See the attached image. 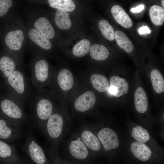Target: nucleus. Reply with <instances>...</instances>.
<instances>
[{
    "instance_id": "nucleus-1",
    "label": "nucleus",
    "mask_w": 164,
    "mask_h": 164,
    "mask_svg": "<svg viewBox=\"0 0 164 164\" xmlns=\"http://www.w3.org/2000/svg\"><path fill=\"white\" fill-rule=\"evenodd\" d=\"M43 89H32L26 104L30 113V122L43 131L45 125L54 110L52 100Z\"/></svg>"
},
{
    "instance_id": "nucleus-2",
    "label": "nucleus",
    "mask_w": 164,
    "mask_h": 164,
    "mask_svg": "<svg viewBox=\"0 0 164 164\" xmlns=\"http://www.w3.org/2000/svg\"><path fill=\"white\" fill-rule=\"evenodd\" d=\"M8 20L3 36L5 50L22 57L23 47L27 39L26 27L18 16H11Z\"/></svg>"
},
{
    "instance_id": "nucleus-3",
    "label": "nucleus",
    "mask_w": 164,
    "mask_h": 164,
    "mask_svg": "<svg viewBox=\"0 0 164 164\" xmlns=\"http://www.w3.org/2000/svg\"><path fill=\"white\" fill-rule=\"evenodd\" d=\"M3 83L5 90L24 107L33 88L23 63Z\"/></svg>"
},
{
    "instance_id": "nucleus-4",
    "label": "nucleus",
    "mask_w": 164,
    "mask_h": 164,
    "mask_svg": "<svg viewBox=\"0 0 164 164\" xmlns=\"http://www.w3.org/2000/svg\"><path fill=\"white\" fill-rule=\"evenodd\" d=\"M0 116L22 125L30 122L24 107L5 90L0 96Z\"/></svg>"
},
{
    "instance_id": "nucleus-5",
    "label": "nucleus",
    "mask_w": 164,
    "mask_h": 164,
    "mask_svg": "<svg viewBox=\"0 0 164 164\" xmlns=\"http://www.w3.org/2000/svg\"><path fill=\"white\" fill-rule=\"evenodd\" d=\"M31 82L36 89H43L50 80L51 71L48 62L41 55H34L29 64Z\"/></svg>"
},
{
    "instance_id": "nucleus-6",
    "label": "nucleus",
    "mask_w": 164,
    "mask_h": 164,
    "mask_svg": "<svg viewBox=\"0 0 164 164\" xmlns=\"http://www.w3.org/2000/svg\"><path fill=\"white\" fill-rule=\"evenodd\" d=\"M64 128V121L62 116L55 109L47 121L43 130L51 145L50 149L57 151Z\"/></svg>"
},
{
    "instance_id": "nucleus-7",
    "label": "nucleus",
    "mask_w": 164,
    "mask_h": 164,
    "mask_svg": "<svg viewBox=\"0 0 164 164\" xmlns=\"http://www.w3.org/2000/svg\"><path fill=\"white\" fill-rule=\"evenodd\" d=\"M20 147L32 164H52L30 131L26 133Z\"/></svg>"
},
{
    "instance_id": "nucleus-8",
    "label": "nucleus",
    "mask_w": 164,
    "mask_h": 164,
    "mask_svg": "<svg viewBox=\"0 0 164 164\" xmlns=\"http://www.w3.org/2000/svg\"><path fill=\"white\" fill-rule=\"evenodd\" d=\"M127 74H114L110 78L107 92L116 101L128 99L132 91L131 84Z\"/></svg>"
},
{
    "instance_id": "nucleus-9",
    "label": "nucleus",
    "mask_w": 164,
    "mask_h": 164,
    "mask_svg": "<svg viewBox=\"0 0 164 164\" xmlns=\"http://www.w3.org/2000/svg\"><path fill=\"white\" fill-rule=\"evenodd\" d=\"M27 13L29 25L49 39L54 37V28L47 18L39 15L37 7L29 9Z\"/></svg>"
},
{
    "instance_id": "nucleus-10",
    "label": "nucleus",
    "mask_w": 164,
    "mask_h": 164,
    "mask_svg": "<svg viewBox=\"0 0 164 164\" xmlns=\"http://www.w3.org/2000/svg\"><path fill=\"white\" fill-rule=\"evenodd\" d=\"M23 133L22 125L0 116V140L15 144Z\"/></svg>"
},
{
    "instance_id": "nucleus-11",
    "label": "nucleus",
    "mask_w": 164,
    "mask_h": 164,
    "mask_svg": "<svg viewBox=\"0 0 164 164\" xmlns=\"http://www.w3.org/2000/svg\"><path fill=\"white\" fill-rule=\"evenodd\" d=\"M23 63V58L4 50L0 53V76L8 78Z\"/></svg>"
},
{
    "instance_id": "nucleus-12",
    "label": "nucleus",
    "mask_w": 164,
    "mask_h": 164,
    "mask_svg": "<svg viewBox=\"0 0 164 164\" xmlns=\"http://www.w3.org/2000/svg\"><path fill=\"white\" fill-rule=\"evenodd\" d=\"M22 158L18 153L15 144L0 140V162L2 164H20Z\"/></svg>"
},
{
    "instance_id": "nucleus-13",
    "label": "nucleus",
    "mask_w": 164,
    "mask_h": 164,
    "mask_svg": "<svg viewBox=\"0 0 164 164\" xmlns=\"http://www.w3.org/2000/svg\"><path fill=\"white\" fill-rule=\"evenodd\" d=\"M29 25L26 27L27 39L37 47V49L33 55L36 53L38 48L46 50H50L52 45L49 39Z\"/></svg>"
},
{
    "instance_id": "nucleus-14",
    "label": "nucleus",
    "mask_w": 164,
    "mask_h": 164,
    "mask_svg": "<svg viewBox=\"0 0 164 164\" xmlns=\"http://www.w3.org/2000/svg\"><path fill=\"white\" fill-rule=\"evenodd\" d=\"M97 137L106 150L115 149L119 145L118 135L114 130L110 128H102L98 132Z\"/></svg>"
},
{
    "instance_id": "nucleus-15",
    "label": "nucleus",
    "mask_w": 164,
    "mask_h": 164,
    "mask_svg": "<svg viewBox=\"0 0 164 164\" xmlns=\"http://www.w3.org/2000/svg\"><path fill=\"white\" fill-rule=\"evenodd\" d=\"M134 89V100L136 111L139 113H145L148 109V99L146 93L143 87L138 83L135 81Z\"/></svg>"
},
{
    "instance_id": "nucleus-16",
    "label": "nucleus",
    "mask_w": 164,
    "mask_h": 164,
    "mask_svg": "<svg viewBox=\"0 0 164 164\" xmlns=\"http://www.w3.org/2000/svg\"><path fill=\"white\" fill-rule=\"evenodd\" d=\"M96 98L95 94L88 91L79 96L75 100L74 107L78 111H86L92 108L95 105Z\"/></svg>"
},
{
    "instance_id": "nucleus-17",
    "label": "nucleus",
    "mask_w": 164,
    "mask_h": 164,
    "mask_svg": "<svg viewBox=\"0 0 164 164\" xmlns=\"http://www.w3.org/2000/svg\"><path fill=\"white\" fill-rule=\"evenodd\" d=\"M70 153L72 157L79 160H84L89 155L88 149L81 139L72 141L69 145Z\"/></svg>"
},
{
    "instance_id": "nucleus-18",
    "label": "nucleus",
    "mask_w": 164,
    "mask_h": 164,
    "mask_svg": "<svg viewBox=\"0 0 164 164\" xmlns=\"http://www.w3.org/2000/svg\"><path fill=\"white\" fill-rule=\"evenodd\" d=\"M56 84L62 90L67 91L71 89L74 84L73 75L67 69H63L57 74L56 77Z\"/></svg>"
},
{
    "instance_id": "nucleus-19",
    "label": "nucleus",
    "mask_w": 164,
    "mask_h": 164,
    "mask_svg": "<svg viewBox=\"0 0 164 164\" xmlns=\"http://www.w3.org/2000/svg\"><path fill=\"white\" fill-rule=\"evenodd\" d=\"M149 77L154 93L158 96H162L164 92V78L161 73L157 69H153Z\"/></svg>"
},
{
    "instance_id": "nucleus-20",
    "label": "nucleus",
    "mask_w": 164,
    "mask_h": 164,
    "mask_svg": "<svg viewBox=\"0 0 164 164\" xmlns=\"http://www.w3.org/2000/svg\"><path fill=\"white\" fill-rule=\"evenodd\" d=\"M111 12L114 18L119 24L126 28L132 27L133 22L131 19L121 6L114 5Z\"/></svg>"
},
{
    "instance_id": "nucleus-21",
    "label": "nucleus",
    "mask_w": 164,
    "mask_h": 164,
    "mask_svg": "<svg viewBox=\"0 0 164 164\" xmlns=\"http://www.w3.org/2000/svg\"><path fill=\"white\" fill-rule=\"evenodd\" d=\"M130 149L134 155L141 161H145L148 160L152 155L150 149L146 145L141 142H133L131 145Z\"/></svg>"
},
{
    "instance_id": "nucleus-22",
    "label": "nucleus",
    "mask_w": 164,
    "mask_h": 164,
    "mask_svg": "<svg viewBox=\"0 0 164 164\" xmlns=\"http://www.w3.org/2000/svg\"><path fill=\"white\" fill-rule=\"evenodd\" d=\"M81 141L88 149L93 151L99 150L101 147L98 137L90 130L85 129L80 135Z\"/></svg>"
},
{
    "instance_id": "nucleus-23",
    "label": "nucleus",
    "mask_w": 164,
    "mask_h": 164,
    "mask_svg": "<svg viewBox=\"0 0 164 164\" xmlns=\"http://www.w3.org/2000/svg\"><path fill=\"white\" fill-rule=\"evenodd\" d=\"M91 84L97 91L103 93L107 91L109 87V81L104 76L100 74H94L90 78Z\"/></svg>"
},
{
    "instance_id": "nucleus-24",
    "label": "nucleus",
    "mask_w": 164,
    "mask_h": 164,
    "mask_svg": "<svg viewBox=\"0 0 164 164\" xmlns=\"http://www.w3.org/2000/svg\"><path fill=\"white\" fill-rule=\"evenodd\" d=\"M69 15L65 11L57 9L55 14V21L59 28L66 30L70 28L72 24Z\"/></svg>"
},
{
    "instance_id": "nucleus-25",
    "label": "nucleus",
    "mask_w": 164,
    "mask_h": 164,
    "mask_svg": "<svg viewBox=\"0 0 164 164\" xmlns=\"http://www.w3.org/2000/svg\"><path fill=\"white\" fill-rule=\"evenodd\" d=\"M114 37L118 46L127 53H132L134 50L132 42L123 32L119 30L114 33Z\"/></svg>"
},
{
    "instance_id": "nucleus-26",
    "label": "nucleus",
    "mask_w": 164,
    "mask_h": 164,
    "mask_svg": "<svg viewBox=\"0 0 164 164\" xmlns=\"http://www.w3.org/2000/svg\"><path fill=\"white\" fill-rule=\"evenodd\" d=\"M90 50L91 58L97 60H105L109 55L108 50L102 45L94 44L91 46Z\"/></svg>"
},
{
    "instance_id": "nucleus-27",
    "label": "nucleus",
    "mask_w": 164,
    "mask_h": 164,
    "mask_svg": "<svg viewBox=\"0 0 164 164\" xmlns=\"http://www.w3.org/2000/svg\"><path fill=\"white\" fill-rule=\"evenodd\" d=\"M149 14L152 22L155 25L160 26L164 22V9L162 7L154 5L150 9Z\"/></svg>"
},
{
    "instance_id": "nucleus-28",
    "label": "nucleus",
    "mask_w": 164,
    "mask_h": 164,
    "mask_svg": "<svg viewBox=\"0 0 164 164\" xmlns=\"http://www.w3.org/2000/svg\"><path fill=\"white\" fill-rule=\"evenodd\" d=\"M50 7L65 11L72 12L75 8L74 3L71 0H48Z\"/></svg>"
},
{
    "instance_id": "nucleus-29",
    "label": "nucleus",
    "mask_w": 164,
    "mask_h": 164,
    "mask_svg": "<svg viewBox=\"0 0 164 164\" xmlns=\"http://www.w3.org/2000/svg\"><path fill=\"white\" fill-rule=\"evenodd\" d=\"M91 43L87 39H83L74 46L73 53L76 56L81 57L86 54L89 51Z\"/></svg>"
},
{
    "instance_id": "nucleus-30",
    "label": "nucleus",
    "mask_w": 164,
    "mask_h": 164,
    "mask_svg": "<svg viewBox=\"0 0 164 164\" xmlns=\"http://www.w3.org/2000/svg\"><path fill=\"white\" fill-rule=\"evenodd\" d=\"M98 26L102 35L105 38L110 41L114 39V29L107 21L104 19L100 20Z\"/></svg>"
},
{
    "instance_id": "nucleus-31",
    "label": "nucleus",
    "mask_w": 164,
    "mask_h": 164,
    "mask_svg": "<svg viewBox=\"0 0 164 164\" xmlns=\"http://www.w3.org/2000/svg\"><path fill=\"white\" fill-rule=\"evenodd\" d=\"M131 136L136 141L142 143L146 142L150 137L148 131L140 126H137L133 128Z\"/></svg>"
},
{
    "instance_id": "nucleus-32",
    "label": "nucleus",
    "mask_w": 164,
    "mask_h": 164,
    "mask_svg": "<svg viewBox=\"0 0 164 164\" xmlns=\"http://www.w3.org/2000/svg\"><path fill=\"white\" fill-rule=\"evenodd\" d=\"M12 0H0V19L7 16L15 5Z\"/></svg>"
},
{
    "instance_id": "nucleus-33",
    "label": "nucleus",
    "mask_w": 164,
    "mask_h": 164,
    "mask_svg": "<svg viewBox=\"0 0 164 164\" xmlns=\"http://www.w3.org/2000/svg\"><path fill=\"white\" fill-rule=\"evenodd\" d=\"M48 156L52 164H69L64 162L58 154L57 151L50 149Z\"/></svg>"
},
{
    "instance_id": "nucleus-34",
    "label": "nucleus",
    "mask_w": 164,
    "mask_h": 164,
    "mask_svg": "<svg viewBox=\"0 0 164 164\" xmlns=\"http://www.w3.org/2000/svg\"><path fill=\"white\" fill-rule=\"evenodd\" d=\"M151 32L150 29L147 26H142L138 30V32L140 35L149 34Z\"/></svg>"
},
{
    "instance_id": "nucleus-35",
    "label": "nucleus",
    "mask_w": 164,
    "mask_h": 164,
    "mask_svg": "<svg viewBox=\"0 0 164 164\" xmlns=\"http://www.w3.org/2000/svg\"><path fill=\"white\" fill-rule=\"evenodd\" d=\"M144 5L143 4L139 5L136 7L132 8L130 12L133 13H138L142 11L144 9Z\"/></svg>"
},
{
    "instance_id": "nucleus-36",
    "label": "nucleus",
    "mask_w": 164,
    "mask_h": 164,
    "mask_svg": "<svg viewBox=\"0 0 164 164\" xmlns=\"http://www.w3.org/2000/svg\"><path fill=\"white\" fill-rule=\"evenodd\" d=\"M22 158V161L20 164H32L30 161L26 158Z\"/></svg>"
},
{
    "instance_id": "nucleus-37",
    "label": "nucleus",
    "mask_w": 164,
    "mask_h": 164,
    "mask_svg": "<svg viewBox=\"0 0 164 164\" xmlns=\"http://www.w3.org/2000/svg\"><path fill=\"white\" fill-rule=\"evenodd\" d=\"M161 3H162V5L163 7V8H164V0H162L161 1Z\"/></svg>"
},
{
    "instance_id": "nucleus-38",
    "label": "nucleus",
    "mask_w": 164,
    "mask_h": 164,
    "mask_svg": "<svg viewBox=\"0 0 164 164\" xmlns=\"http://www.w3.org/2000/svg\"><path fill=\"white\" fill-rule=\"evenodd\" d=\"M1 84H0V96L1 94Z\"/></svg>"
}]
</instances>
